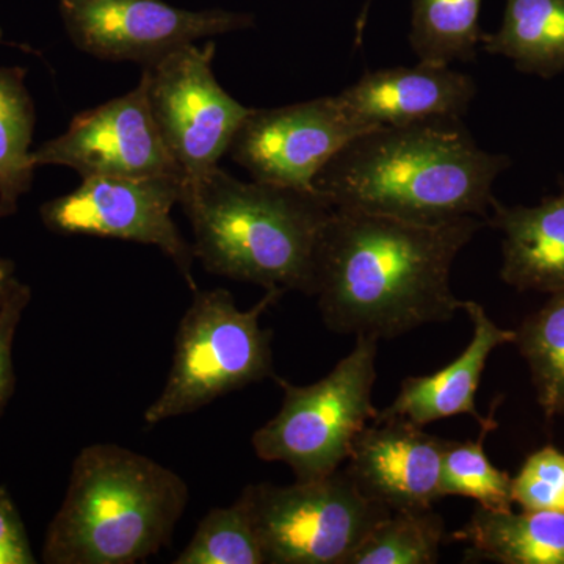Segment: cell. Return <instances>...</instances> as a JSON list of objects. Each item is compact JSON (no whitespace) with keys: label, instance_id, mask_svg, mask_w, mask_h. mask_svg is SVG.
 <instances>
[{"label":"cell","instance_id":"cell-20","mask_svg":"<svg viewBox=\"0 0 564 564\" xmlns=\"http://www.w3.org/2000/svg\"><path fill=\"white\" fill-rule=\"evenodd\" d=\"M484 0H413L410 43L419 62L451 66L473 62L484 32Z\"/></svg>","mask_w":564,"mask_h":564},{"label":"cell","instance_id":"cell-1","mask_svg":"<svg viewBox=\"0 0 564 564\" xmlns=\"http://www.w3.org/2000/svg\"><path fill=\"white\" fill-rule=\"evenodd\" d=\"M481 226L477 217L426 225L333 209L310 292L323 323L380 340L452 321L463 307L452 292V265Z\"/></svg>","mask_w":564,"mask_h":564},{"label":"cell","instance_id":"cell-3","mask_svg":"<svg viewBox=\"0 0 564 564\" xmlns=\"http://www.w3.org/2000/svg\"><path fill=\"white\" fill-rule=\"evenodd\" d=\"M180 206L206 272L310 295L315 252L333 212L317 193L240 181L218 166L184 185Z\"/></svg>","mask_w":564,"mask_h":564},{"label":"cell","instance_id":"cell-9","mask_svg":"<svg viewBox=\"0 0 564 564\" xmlns=\"http://www.w3.org/2000/svg\"><path fill=\"white\" fill-rule=\"evenodd\" d=\"M184 181L177 177H87L76 191L41 207V220L63 236H93L159 248L192 292L195 252L172 217Z\"/></svg>","mask_w":564,"mask_h":564},{"label":"cell","instance_id":"cell-15","mask_svg":"<svg viewBox=\"0 0 564 564\" xmlns=\"http://www.w3.org/2000/svg\"><path fill=\"white\" fill-rule=\"evenodd\" d=\"M462 310L474 325L473 340L466 350L436 373L410 377L402 381L399 395L392 404L380 411L378 419H403L414 425L473 415L481 426L496 422L494 415L481 417L475 404L486 362L497 347L514 344L516 332L502 329L486 314L485 307L475 302H463Z\"/></svg>","mask_w":564,"mask_h":564},{"label":"cell","instance_id":"cell-26","mask_svg":"<svg viewBox=\"0 0 564 564\" xmlns=\"http://www.w3.org/2000/svg\"><path fill=\"white\" fill-rule=\"evenodd\" d=\"M31 302V289L21 284L0 307V414L14 389L13 340L22 313Z\"/></svg>","mask_w":564,"mask_h":564},{"label":"cell","instance_id":"cell-27","mask_svg":"<svg viewBox=\"0 0 564 564\" xmlns=\"http://www.w3.org/2000/svg\"><path fill=\"white\" fill-rule=\"evenodd\" d=\"M28 530L6 488H0V564H35Z\"/></svg>","mask_w":564,"mask_h":564},{"label":"cell","instance_id":"cell-8","mask_svg":"<svg viewBox=\"0 0 564 564\" xmlns=\"http://www.w3.org/2000/svg\"><path fill=\"white\" fill-rule=\"evenodd\" d=\"M215 44L182 46L143 66L148 106L184 185L218 169L251 107L236 101L214 73Z\"/></svg>","mask_w":564,"mask_h":564},{"label":"cell","instance_id":"cell-25","mask_svg":"<svg viewBox=\"0 0 564 564\" xmlns=\"http://www.w3.org/2000/svg\"><path fill=\"white\" fill-rule=\"evenodd\" d=\"M511 496L522 510L564 513V454L544 447L527 456L511 478Z\"/></svg>","mask_w":564,"mask_h":564},{"label":"cell","instance_id":"cell-14","mask_svg":"<svg viewBox=\"0 0 564 564\" xmlns=\"http://www.w3.org/2000/svg\"><path fill=\"white\" fill-rule=\"evenodd\" d=\"M337 96L352 117L378 128L462 118L477 96V84L451 66L419 62L370 70Z\"/></svg>","mask_w":564,"mask_h":564},{"label":"cell","instance_id":"cell-28","mask_svg":"<svg viewBox=\"0 0 564 564\" xmlns=\"http://www.w3.org/2000/svg\"><path fill=\"white\" fill-rule=\"evenodd\" d=\"M20 282L14 280L13 263L0 258V307L10 299Z\"/></svg>","mask_w":564,"mask_h":564},{"label":"cell","instance_id":"cell-19","mask_svg":"<svg viewBox=\"0 0 564 564\" xmlns=\"http://www.w3.org/2000/svg\"><path fill=\"white\" fill-rule=\"evenodd\" d=\"M35 120L25 69L0 68V218L13 215L21 196L31 191Z\"/></svg>","mask_w":564,"mask_h":564},{"label":"cell","instance_id":"cell-13","mask_svg":"<svg viewBox=\"0 0 564 564\" xmlns=\"http://www.w3.org/2000/svg\"><path fill=\"white\" fill-rule=\"evenodd\" d=\"M451 441L403 419H377L352 443L345 473L391 511L432 510L441 499V470Z\"/></svg>","mask_w":564,"mask_h":564},{"label":"cell","instance_id":"cell-22","mask_svg":"<svg viewBox=\"0 0 564 564\" xmlns=\"http://www.w3.org/2000/svg\"><path fill=\"white\" fill-rule=\"evenodd\" d=\"M444 521L432 510L392 511L361 545L348 564H433L440 560Z\"/></svg>","mask_w":564,"mask_h":564},{"label":"cell","instance_id":"cell-4","mask_svg":"<svg viewBox=\"0 0 564 564\" xmlns=\"http://www.w3.org/2000/svg\"><path fill=\"white\" fill-rule=\"evenodd\" d=\"M191 502L187 481L117 444L82 448L43 558L50 564H135L159 554Z\"/></svg>","mask_w":564,"mask_h":564},{"label":"cell","instance_id":"cell-30","mask_svg":"<svg viewBox=\"0 0 564 564\" xmlns=\"http://www.w3.org/2000/svg\"><path fill=\"white\" fill-rule=\"evenodd\" d=\"M0 43H2V31H0Z\"/></svg>","mask_w":564,"mask_h":564},{"label":"cell","instance_id":"cell-16","mask_svg":"<svg viewBox=\"0 0 564 564\" xmlns=\"http://www.w3.org/2000/svg\"><path fill=\"white\" fill-rule=\"evenodd\" d=\"M486 220L502 232L500 276L518 291L564 292V192L536 206L492 199Z\"/></svg>","mask_w":564,"mask_h":564},{"label":"cell","instance_id":"cell-23","mask_svg":"<svg viewBox=\"0 0 564 564\" xmlns=\"http://www.w3.org/2000/svg\"><path fill=\"white\" fill-rule=\"evenodd\" d=\"M174 564H265L261 541L242 500L214 508Z\"/></svg>","mask_w":564,"mask_h":564},{"label":"cell","instance_id":"cell-6","mask_svg":"<svg viewBox=\"0 0 564 564\" xmlns=\"http://www.w3.org/2000/svg\"><path fill=\"white\" fill-rule=\"evenodd\" d=\"M378 339L356 336L350 355L310 386H295L274 377L284 392L280 413L251 437L259 459L284 463L296 481H311L336 473L358 434L375 422Z\"/></svg>","mask_w":564,"mask_h":564},{"label":"cell","instance_id":"cell-17","mask_svg":"<svg viewBox=\"0 0 564 564\" xmlns=\"http://www.w3.org/2000/svg\"><path fill=\"white\" fill-rule=\"evenodd\" d=\"M467 560L502 564H564V513L478 508L454 533Z\"/></svg>","mask_w":564,"mask_h":564},{"label":"cell","instance_id":"cell-11","mask_svg":"<svg viewBox=\"0 0 564 564\" xmlns=\"http://www.w3.org/2000/svg\"><path fill=\"white\" fill-rule=\"evenodd\" d=\"M370 129L375 128L352 117L337 95L274 109H251L228 154L254 181L314 192L315 176L323 166Z\"/></svg>","mask_w":564,"mask_h":564},{"label":"cell","instance_id":"cell-24","mask_svg":"<svg viewBox=\"0 0 564 564\" xmlns=\"http://www.w3.org/2000/svg\"><path fill=\"white\" fill-rule=\"evenodd\" d=\"M497 423L481 426L480 440L448 445L441 470V496L469 497L489 511H510L513 507L511 477L497 469L485 454L484 443Z\"/></svg>","mask_w":564,"mask_h":564},{"label":"cell","instance_id":"cell-18","mask_svg":"<svg viewBox=\"0 0 564 564\" xmlns=\"http://www.w3.org/2000/svg\"><path fill=\"white\" fill-rule=\"evenodd\" d=\"M480 44L521 73L558 76L564 73V0H505L499 31L484 33Z\"/></svg>","mask_w":564,"mask_h":564},{"label":"cell","instance_id":"cell-5","mask_svg":"<svg viewBox=\"0 0 564 564\" xmlns=\"http://www.w3.org/2000/svg\"><path fill=\"white\" fill-rule=\"evenodd\" d=\"M282 295L267 291L261 302L242 311L226 289L193 292L174 337L172 369L144 411V422L158 425L267 378L274 380L273 333L262 328L261 317Z\"/></svg>","mask_w":564,"mask_h":564},{"label":"cell","instance_id":"cell-29","mask_svg":"<svg viewBox=\"0 0 564 564\" xmlns=\"http://www.w3.org/2000/svg\"><path fill=\"white\" fill-rule=\"evenodd\" d=\"M373 0H364L361 13H359L358 22H356V46L362 43L364 29H366L367 18H369L370 7Z\"/></svg>","mask_w":564,"mask_h":564},{"label":"cell","instance_id":"cell-12","mask_svg":"<svg viewBox=\"0 0 564 564\" xmlns=\"http://www.w3.org/2000/svg\"><path fill=\"white\" fill-rule=\"evenodd\" d=\"M33 165L66 166L87 177H177L184 181L148 106L133 90L82 111L62 135L32 152Z\"/></svg>","mask_w":564,"mask_h":564},{"label":"cell","instance_id":"cell-2","mask_svg":"<svg viewBox=\"0 0 564 564\" xmlns=\"http://www.w3.org/2000/svg\"><path fill=\"white\" fill-rule=\"evenodd\" d=\"M510 165L481 150L462 118H432L356 137L315 176L314 192L333 209L434 225L488 217L494 182Z\"/></svg>","mask_w":564,"mask_h":564},{"label":"cell","instance_id":"cell-10","mask_svg":"<svg viewBox=\"0 0 564 564\" xmlns=\"http://www.w3.org/2000/svg\"><path fill=\"white\" fill-rule=\"evenodd\" d=\"M77 50L107 62L152 65L187 44L245 31L248 13L176 9L163 0H58Z\"/></svg>","mask_w":564,"mask_h":564},{"label":"cell","instance_id":"cell-21","mask_svg":"<svg viewBox=\"0 0 564 564\" xmlns=\"http://www.w3.org/2000/svg\"><path fill=\"white\" fill-rule=\"evenodd\" d=\"M514 344L529 364L545 415L564 414V292L552 293L541 310L522 322Z\"/></svg>","mask_w":564,"mask_h":564},{"label":"cell","instance_id":"cell-7","mask_svg":"<svg viewBox=\"0 0 564 564\" xmlns=\"http://www.w3.org/2000/svg\"><path fill=\"white\" fill-rule=\"evenodd\" d=\"M265 564H348L375 527L392 513L345 470L289 486H245Z\"/></svg>","mask_w":564,"mask_h":564}]
</instances>
